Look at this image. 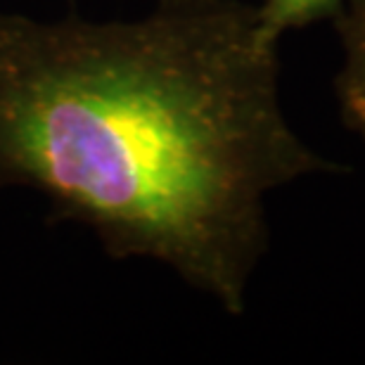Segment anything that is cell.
Listing matches in <instances>:
<instances>
[{
	"label": "cell",
	"instance_id": "cell-4",
	"mask_svg": "<svg viewBox=\"0 0 365 365\" xmlns=\"http://www.w3.org/2000/svg\"><path fill=\"white\" fill-rule=\"evenodd\" d=\"M159 3H195V0H159Z\"/></svg>",
	"mask_w": 365,
	"mask_h": 365
},
{
	"label": "cell",
	"instance_id": "cell-1",
	"mask_svg": "<svg viewBox=\"0 0 365 365\" xmlns=\"http://www.w3.org/2000/svg\"><path fill=\"white\" fill-rule=\"evenodd\" d=\"M277 43L235 0L133 21L0 12V187L38 190L112 257L242 316L268 195L337 171L284 116Z\"/></svg>",
	"mask_w": 365,
	"mask_h": 365
},
{
	"label": "cell",
	"instance_id": "cell-3",
	"mask_svg": "<svg viewBox=\"0 0 365 365\" xmlns=\"http://www.w3.org/2000/svg\"><path fill=\"white\" fill-rule=\"evenodd\" d=\"M346 0H264L257 7L259 24L268 38L280 41L287 31L323 19H334Z\"/></svg>",
	"mask_w": 365,
	"mask_h": 365
},
{
	"label": "cell",
	"instance_id": "cell-2",
	"mask_svg": "<svg viewBox=\"0 0 365 365\" xmlns=\"http://www.w3.org/2000/svg\"><path fill=\"white\" fill-rule=\"evenodd\" d=\"M341 67L334 78L339 112L346 126L365 140V0H346L334 14Z\"/></svg>",
	"mask_w": 365,
	"mask_h": 365
}]
</instances>
